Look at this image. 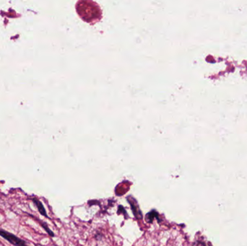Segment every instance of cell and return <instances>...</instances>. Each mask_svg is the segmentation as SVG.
<instances>
[{
  "mask_svg": "<svg viewBox=\"0 0 247 246\" xmlns=\"http://www.w3.org/2000/svg\"><path fill=\"white\" fill-rule=\"evenodd\" d=\"M76 10L79 17L88 22H97L102 16V11L99 5L90 0H81L77 2Z\"/></svg>",
  "mask_w": 247,
  "mask_h": 246,
  "instance_id": "6da1fadb",
  "label": "cell"
},
{
  "mask_svg": "<svg viewBox=\"0 0 247 246\" xmlns=\"http://www.w3.org/2000/svg\"><path fill=\"white\" fill-rule=\"evenodd\" d=\"M155 217L158 219V214H157V213L156 212V211H152L147 214V217H146V220H147V221H149V222H151V221L154 219Z\"/></svg>",
  "mask_w": 247,
  "mask_h": 246,
  "instance_id": "5b68a950",
  "label": "cell"
},
{
  "mask_svg": "<svg viewBox=\"0 0 247 246\" xmlns=\"http://www.w3.org/2000/svg\"><path fill=\"white\" fill-rule=\"evenodd\" d=\"M0 236L14 246H29L27 242L14 234L0 228Z\"/></svg>",
  "mask_w": 247,
  "mask_h": 246,
  "instance_id": "7a4b0ae2",
  "label": "cell"
},
{
  "mask_svg": "<svg viewBox=\"0 0 247 246\" xmlns=\"http://www.w3.org/2000/svg\"><path fill=\"white\" fill-rule=\"evenodd\" d=\"M31 200H32V201L33 202V204H35V206H36V208L38 209L39 213H40L41 215H43V217H46L48 218L49 217H48V214H47V213H46V209L44 208V206H43V204H42L41 201H40V200L38 199L37 198H36V197H34V198H32Z\"/></svg>",
  "mask_w": 247,
  "mask_h": 246,
  "instance_id": "3957f363",
  "label": "cell"
},
{
  "mask_svg": "<svg viewBox=\"0 0 247 246\" xmlns=\"http://www.w3.org/2000/svg\"><path fill=\"white\" fill-rule=\"evenodd\" d=\"M129 203H130V204H131V208H132L133 213H134V216H135V217H137V219L142 218V213L140 212V209H139V206H137V204H135L136 201H134V202H132L131 199H130V200L129 199Z\"/></svg>",
  "mask_w": 247,
  "mask_h": 246,
  "instance_id": "277c9868",
  "label": "cell"
}]
</instances>
